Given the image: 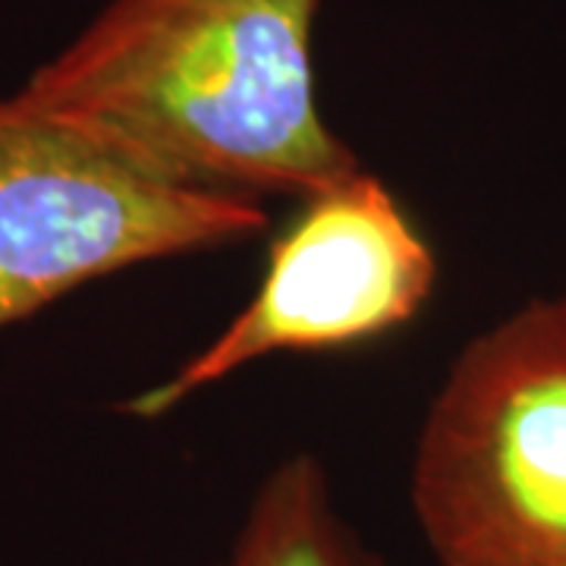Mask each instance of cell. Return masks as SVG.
<instances>
[{
  "label": "cell",
  "mask_w": 566,
  "mask_h": 566,
  "mask_svg": "<svg viewBox=\"0 0 566 566\" xmlns=\"http://www.w3.org/2000/svg\"><path fill=\"white\" fill-rule=\"evenodd\" d=\"M218 566H390L356 532L334 497L327 469L293 453L255 488Z\"/></svg>",
  "instance_id": "5b68a950"
},
{
  "label": "cell",
  "mask_w": 566,
  "mask_h": 566,
  "mask_svg": "<svg viewBox=\"0 0 566 566\" xmlns=\"http://www.w3.org/2000/svg\"><path fill=\"white\" fill-rule=\"evenodd\" d=\"M318 7L107 0L20 95L95 129L170 182L305 202L363 170L318 107Z\"/></svg>",
  "instance_id": "6da1fadb"
},
{
  "label": "cell",
  "mask_w": 566,
  "mask_h": 566,
  "mask_svg": "<svg viewBox=\"0 0 566 566\" xmlns=\"http://www.w3.org/2000/svg\"><path fill=\"white\" fill-rule=\"evenodd\" d=\"M255 199L170 182L82 123L0 98V331L133 264L245 243Z\"/></svg>",
  "instance_id": "3957f363"
},
{
  "label": "cell",
  "mask_w": 566,
  "mask_h": 566,
  "mask_svg": "<svg viewBox=\"0 0 566 566\" xmlns=\"http://www.w3.org/2000/svg\"><path fill=\"white\" fill-rule=\"evenodd\" d=\"M438 566H566V290L463 346L409 479Z\"/></svg>",
  "instance_id": "7a4b0ae2"
},
{
  "label": "cell",
  "mask_w": 566,
  "mask_h": 566,
  "mask_svg": "<svg viewBox=\"0 0 566 566\" xmlns=\"http://www.w3.org/2000/svg\"><path fill=\"white\" fill-rule=\"evenodd\" d=\"M434 249L375 174L356 170L305 199L271 243L252 300L192 359L126 403L161 419L245 365L281 353H340L381 340L422 312Z\"/></svg>",
  "instance_id": "277c9868"
}]
</instances>
